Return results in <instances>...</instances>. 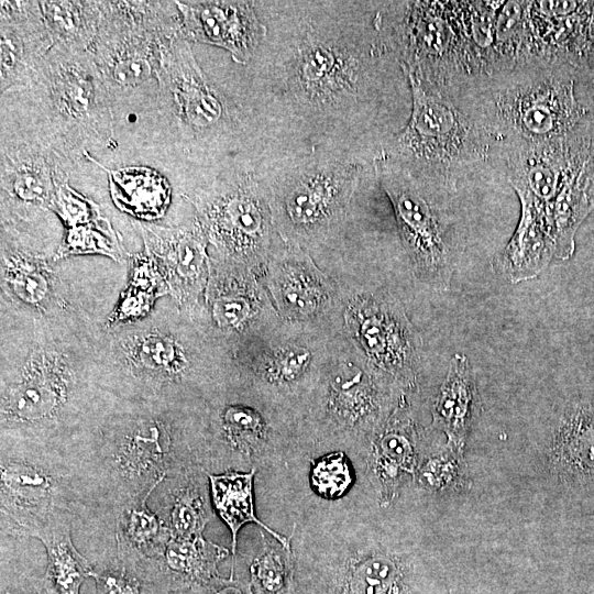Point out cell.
<instances>
[{
  "label": "cell",
  "instance_id": "cell-1",
  "mask_svg": "<svg viewBox=\"0 0 594 594\" xmlns=\"http://www.w3.org/2000/svg\"><path fill=\"white\" fill-rule=\"evenodd\" d=\"M64 449L85 510L99 509L112 520L124 507L147 502L166 477L198 464L194 424L162 408L84 428Z\"/></svg>",
  "mask_w": 594,
  "mask_h": 594
},
{
  "label": "cell",
  "instance_id": "cell-2",
  "mask_svg": "<svg viewBox=\"0 0 594 594\" xmlns=\"http://www.w3.org/2000/svg\"><path fill=\"white\" fill-rule=\"evenodd\" d=\"M462 105L504 147L571 140L594 128V101L583 75L570 65L530 63L473 85Z\"/></svg>",
  "mask_w": 594,
  "mask_h": 594
},
{
  "label": "cell",
  "instance_id": "cell-3",
  "mask_svg": "<svg viewBox=\"0 0 594 594\" xmlns=\"http://www.w3.org/2000/svg\"><path fill=\"white\" fill-rule=\"evenodd\" d=\"M294 553V594H417L415 556L380 538L360 510L307 527Z\"/></svg>",
  "mask_w": 594,
  "mask_h": 594
},
{
  "label": "cell",
  "instance_id": "cell-4",
  "mask_svg": "<svg viewBox=\"0 0 594 594\" xmlns=\"http://www.w3.org/2000/svg\"><path fill=\"white\" fill-rule=\"evenodd\" d=\"M403 69L411 88L413 110L405 129L394 138L387 160L457 189L461 176L494 160L493 141L447 88Z\"/></svg>",
  "mask_w": 594,
  "mask_h": 594
},
{
  "label": "cell",
  "instance_id": "cell-5",
  "mask_svg": "<svg viewBox=\"0 0 594 594\" xmlns=\"http://www.w3.org/2000/svg\"><path fill=\"white\" fill-rule=\"evenodd\" d=\"M406 395L380 374L340 330L330 341L300 430L362 453L372 433Z\"/></svg>",
  "mask_w": 594,
  "mask_h": 594
},
{
  "label": "cell",
  "instance_id": "cell-6",
  "mask_svg": "<svg viewBox=\"0 0 594 594\" xmlns=\"http://www.w3.org/2000/svg\"><path fill=\"white\" fill-rule=\"evenodd\" d=\"M28 90L40 141L57 154H84L112 135L110 94L90 52L54 44Z\"/></svg>",
  "mask_w": 594,
  "mask_h": 594
},
{
  "label": "cell",
  "instance_id": "cell-7",
  "mask_svg": "<svg viewBox=\"0 0 594 594\" xmlns=\"http://www.w3.org/2000/svg\"><path fill=\"white\" fill-rule=\"evenodd\" d=\"M74 469L56 446L1 438V534L37 538L85 513Z\"/></svg>",
  "mask_w": 594,
  "mask_h": 594
},
{
  "label": "cell",
  "instance_id": "cell-8",
  "mask_svg": "<svg viewBox=\"0 0 594 594\" xmlns=\"http://www.w3.org/2000/svg\"><path fill=\"white\" fill-rule=\"evenodd\" d=\"M194 425L197 463L213 474L279 463L301 437L298 416L253 388L251 400L217 398Z\"/></svg>",
  "mask_w": 594,
  "mask_h": 594
},
{
  "label": "cell",
  "instance_id": "cell-9",
  "mask_svg": "<svg viewBox=\"0 0 594 594\" xmlns=\"http://www.w3.org/2000/svg\"><path fill=\"white\" fill-rule=\"evenodd\" d=\"M377 174L395 215L402 245L411 272L424 285L450 286L461 238L451 204L457 189L416 175L389 160Z\"/></svg>",
  "mask_w": 594,
  "mask_h": 594
},
{
  "label": "cell",
  "instance_id": "cell-10",
  "mask_svg": "<svg viewBox=\"0 0 594 594\" xmlns=\"http://www.w3.org/2000/svg\"><path fill=\"white\" fill-rule=\"evenodd\" d=\"M175 1H101V21L90 48L111 95L156 78L164 51L182 34Z\"/></svg>",
  "mask_w": 594,
  "mask_h": 594
},
{
  "label": "cell",
  "instance_id": "cell-11",
  "mask_svg": "<svg viewBox=\"0 0 594 594\" xmlns=\"http://www.w3.org/2000/svg\"><path fill=\"white\" fill-rule=\"evenodd\" d=\"M80 395L78 377L62 354L48 349L34 351L2 382L1 438L64 449L68 440L64 426L78 415Z\"/></svg>",
  "mask_w": 594,
  "mask_h": 594
},
{
  "label": "cell",
  "instance_id": "cell-12",
  "mask_svg": "<svg viewBox=\"0 0 594 594\" xmlns=\"http://www.w3.org/2000/svg\"><path fill=\"white\" fill-rule=\"evenodd\" d=\"M339 284L343 292L341 331L398 391H415L425 359L424 340L403 302L382 287L352 279Z\"/></svg>",
  "mask_w": 594,
  "mask_h": 594
},
{
  "label": "cell",
  "instance_id": "cell-13",
  "mask_svg": "<svg viewBox=\"0 0 594 594\" xmlns=\"http://www.w3.org/2000/svg\"><path fill=\"white\" fill-rule=\"evenodd\" d=\"M338 332L283 322L237 352L245 383L299 420Z\"/></svg>",
  "mask_w": 594,
  "mask_h": 594
},
{
  "label": "cell",
  "instance_id": "cell-14",
  "mask_svg": "<svg viewBox=\"0 0 594 594\" xmlns=\"http://www.w3.org/2000/svg\"><path fill=\"white\" fill-rule=\"evenodd\" d=\"M358 172L338 163H310L268 189L278 235L311 255L340 230L355 187Z\"/></svg>",
  "mask_w": 594,
  "mask_h": 594
},
{
  "label": "cell",
  "instance_id": "cell-15",
  "mask_svg": "<svg viewBox=\"0 0 594 594\" xmlns=\"http://www.w3.org/2000/svg\"><path fill=\"white\" fill-rule=\"evenodd\" d=\"M199 221L224 263L263 270L276 232L268 190L250 179L221 186L201 201Z\"/></svg>",
  "mask_w": 594,
  "mask_h": 594
},
{
  "label": "cell",
  "instance_id": "cell-16",
  "mask_svg": "<svg viewBox=\"0 0 594 594\" xmlns=\"http://www.w3.org/2000/svg\"><path fill=\"white\" fill-rule=\"evenodd\" d=\"M262 279L284 321L334 332L341 330V285L299 245L278 235Z\"/></svg>",
  "mask_w": 594,
  "mask_h": 594
},
{
  "label": "cell",
  "instance_id": "cell-17",
  "mask_svg": "<svg viewBox=\"0 0 594 594\" xmlns=\"http://www.w3.org/2000/svg\"><path fill=\"white\" fill-rule=\"evenodd\" d=\"M210 270L206 301L213 326L240 338L239 350L277 328L279 317L262 279L263 270L223 263Z\"/></svg>",
  "mask_w": 594,
  "mask_h": 594
},
{
  "label": "cell",
  "instance_id": "cell-18",
  "mask_svg": "<svg viewBox=\"0 0 594 594\" xmlns=\"http://www.w3.org/2000/svg\"><path fill=\"white\" fill-rule=\"evenodd\" d=\"M424 444V430L404 395L362 451L366 477L380 506L393 503L406 479L414 481L418 464L426 453Z\"/></svg>",
  "mask_w": 594,
  "mask_h": 594
},
{
  "label": "cell",
  "instance_id": "cell-19",
  "mask_svg": "<svg viewBox=\"0 0 594 594\" xmlns=\"http://www.w3.org/2000/svg\"><path fill=\"white\" fill-rule=\"evenodd\" d=\"M160 101L184 133L205 129L221 113L183 33L172 40L163 53L156 76Z\"/></svg>",
  "mask_w": 594,
  "mask_h": 594
},
{
  "label": "cell",
  "instance_id": "cell-20",
  "mask_svg": "<svg viewBox=\"0 0 594 594\" xmlns=\"http://www.w3.org/2000/svg\"><path fill=\"white\" fill-rule=\"evenodd\" d=\"M144 246L163 268V278L176 299L195 305L207 289L211 261L208 239L197 218L180 228L142 227Z\"/></svg>",
  "mask_w": 594,
  "mask_h": 594
},
{
  "label": "cell",
  "instance_id": "cell-21",
  "mask_svg": "<svg viewBox=\"0 0 594 594\" xmlns=\"http://www.w3.org/2000/svg\"><path fill=\"white\" fill-rule=\"evenodd\" d=\"M53 45L38 1H1V94L28 89Z\"/></svg>",
  "mask_w": 594,
  "mask_h": 594
},
{
  "label": "cell",
  "instance_id": "cell-22",
  "mask_svg": "<svg viewBox=\"0 0 594 594\" xmlns=\"http://www.w3.org/2000/svg\"><path fill=\"white\" fill-rule=\"evenodd\" d=\"M185 38L227 50L245 64L266 33L248 1H175Z\"/></svg>",
  "mask_w": 594,
  "mask_h": 594
},
{
  "label": "cell",
  "instance_id": "cell-23",
  "mask_svg": "<svg viewBox=\"0 0 594 594\" xmlns=\"http://www.w3.org/2000/svg\"><path fill=\"white\" fill-rule=\"evenodd\" d=\"M147 505L172 537H201L213 518L208 472L193 464L166 477L153 491Z\"/></svg>",
  "mask_w": 594,
  "mask_h": 594
},
{
  "label": "cell",
  "instance_id": "cell-24",
  "mask_svg": "<svg viewBox=\"0 0 594 594\" xmlns=\"http://www.w3.org/2000/svg\"><path fill=\"white\" fill-rule=\"evenodd\" d=\"M520 201L517 228L494 260L495 272L509 283L536 278L554 256L556 246L544 208L526 193H516Z\"/></svg>",
  "mask_w": 594,
  "mask_h": 594
},
{
  "label": "cell",
  "instance_id": "cell-25",
  "mask_svg": "<svg viewBox=\"0 0 594 594\" xmlns=\"http://www.w3.org/2000/svg\"><path fill=\"white\" fill-rule=\"evenodd\" d=\"M230 554L224 547L201 537H172L161 556L135 569L167 593L189 591L219 575L218 564Z\"/></svg>",
  "mask_w": 594,
  "mask_h": 594
},
{
  "label": "cell",
  "instance_id": "cell-26",
  "mask_svg": "<svg viewBox=\"0 0 594 594\" xmlns=\"http://www.w3.org/2000/svg\"><path fill=\"white\" fill-rule=\"evenodd\" d=\"M1 188L24 206L48 208L55 177L61 169L57 153L43 144L1 142Z\"/></svg>",
  "mask_w": 594,
  "mask_h": 594
},
{
  "label": "cell",
  "instance_id": "cell-27",
  "mask_svg": "<svg viewBox=\"0 0 594 594\" xmlns=\"http://www.w3.org/2000/svg\"><path fill=\"white\" fill-rule=\"evenodd\" d=\"M125 364L134 381L153 392L183 385L190 360L180 343L158 330L135 333L123 342Z\"/></svg>",
  "mask_w": 594,
  "mask_h": 594
},
{
  "label": "cell",
  "instance_id": "cell-28",
  "mask_svg": "<svg viewBox=\"0 0 594 594\" xmlns=\"http://www.w3.org/2000/svg\"><path fill=\"white\" fill-rule=\"evenodd\" d=\"M479 410L480 398L471 363L465 354L455 353L431 407V426L447 436L448 448L463 453Z\"/></svg>",
  "mask_w": 594,
  "mask_h": 594
},
{
  "label": "cell",
  "instance_id": "cell-29",
  "mask_svg": "<svg viewBox=\"0 0 594 594\" xmlns=\"http://www.w3.org/2000/svg\"><path fill=\"white\" fill-rule=\"evenodd\" d=\"M551 460L561 479L574 486L594 485V405L568 406L554 433Z\"/></svg>",
  "mask_w": 594,
  "mask_h": 594
},
{
  "label": "cell",
  "instance_id": "cell-30",
  "mask_svg": "<svg viewBox=\"0 0 594 594\" xmlns=\"http://www.w3.org/2000/svg\"><path fill=\"white\" fill-rule=\"evenodd\" d=\"M84 154L108 174L110 195L119 209L142 220L158 219L165 213L170 187L160 173L145 166L109 169L92 158L88 151Z\"/></svg>",
  "mask_w": 594,
  "mask_h": 594
},
{
  "label": "cell",
  "instance_id": "cell-31",
  "mask_svg": "<svg viewBox=\"0 0 594 594\" xmlns=\"http://www.w3.org/2000/svg\"><path fill=\"white\" fill-rule=\"evenodd\" d=\"M116 556L138 569L161 556L172 535L147 502L121 509L113 518Z\"/></svg>",
  "mask_w": 594,
  "mask_h": 594
},
{
  "label": "cell",
  "instance_id": "cell-32",
  "mask_svg": "<svg viewBox=\"0 0 594 594\" xmlns=\"http://www.w3.org/2000/svg\"><path fill=\"white\" fill-rule=\"evenodd\" d=\"M256 469L248 472L228 471L208 473L210 495L215 509L231 532V553L237 554L238 532L249 522L256 524L286 547L290 546L293 534L287 538L260 520L254 512L253 480Z\"/></svg>",
  "mask_w": 594,
  "mask_h": 594
},
{
  "label": "cell",
  "instance_id": "cell-33",
  "mask_svg": "<svg viewBox=\"0 0 594 594\" xmlns=\"http://www.w3.org/2000/svg\"><path fill=\"white\" fill-rule=\"evenodd\" d=\"M53 44L89 52L101 21V1H38Z\"/></svg>",
  "mask_w": 594,
  "mask_h": 594
},
{
  "label": "cell",
  "instance_id": "cell-34",
  "mask_svg": "<svg viewBox=\"0 0 594 594\" xmlns=\"http://www.w3.org/2000/svg\"><path fill=\"white\" fill-rule=\"evenodd\" d=\"M72 528L57 527L37 537L46 550L43 583L47 594H79L81 584L94 570L73 543Z\"/></svg>",
  "mask_w": 594,
  "mask_h": 594
},
{
  "label": "cell",
  "instance_id": "cell-35",
  "mask_svg": "<svg viewBox=\"0 0 594 594\" xmlns=\"http://www.w3.org/2000/svg\"><path fill=\"white\" fill-rule=\"evenodd\" d=\"M262 546L249 562L254 594H294L296 558L292 547L261 532Z\"/></svg>",
  "mask_w": 594,
  "mask_h": 594
},
{
  "label": "cell",
  "instance_id": "cell-36",
  "mask_svg": "<svg viewBox=\"0 0 594 594\" xmlns=\"http://www.w3.org/2000/svg\"><path fill=\"white\" fill-rule=\"evenodd\" d=\"M132 268L129 288L114 310L112 320L132 319L144 315L158 295L157 289L162 284H166L156 261L148 252L135 255Z\"/></svg>",
  "mask_w": 594,
  "mask_h": 594
},
{
  "label": "cell",
  "instance_id": "cell-37",
  "mask_svg": "<svg viewBox=\"0 0 594 594\" xmlns=\"http://www.w3.org/2000/svg\"><path fill=\"white\" fill-rule=\"evenodd\" d=\"M89 253L102 254L116 261L121 260L118 234L110 221L102 216L89 223L67 228L55 257Z\"/></svg>",
  "mask_w": 594,
  "mask_h": 594
},
{
  "label": "cell",
  "instance_id": "cell-38",
  "mask_svg": "<svg viewBox=\"0 0 594 594\" xmlns=\"http://www.w3.org/2000/svg\"><path fill=\"white\" fill-rule=\"evenodd\" d=\"M4 279L24 304L40 306L50 294V279L44 266L20 253L3 258Z\"/></svg>",
  "mask_w": 594,
  "mask_h": 594
},
{
  "label": "cell",
  "instance_id": "cell-39",
  "mask_svg": "<svg viewBox=\"0 0 594 594\" xmlns=\"http://www.w3.org/2000/svg\"><path fill=\"white\" fill-rule=\"evenodd\" d=\"M310 485L324 501H338L353 484V468L349 457L341 450H334L310 460Z\"/></svg>",
  "mask_w": 594,
  "mask_h": 594
},
{
  "label": "cell",
  "instance_id": "cell-40",
  "mask_svg": "<svg viewBox=\"0 0 594 594\" xmlns=\"http://www.w3.org/2000/svg\"><path fill=\"white\" fill-rule=\"evenodd\" d=\"M90 578L95 580L96 594H169L120 561L117 556L98 564Z\"/></svg>",
  "mask_w": 594,
  "mask_h": 594
},
{
  "label": "cell",
  "instance_id": "cell-41",
  "mask_svg": "<svg viewBox=\"0 0 594 594\" xmlns=\"http://www.w3.org/2000/svg\"><path fill=\"white\" fill-rule=\"evenodd\" d=\"M462 453L447 447L446 451L425 453L418 464L414 482L430 493L444 492L463 483L459 459Z\"/></svg>",
  "mask_w": 594,
  "mask_h": 594
},
{
  "label": "cell",
  "instance_id": "cell-42",
  "mask_svg": "<svg viewBox=\"0 0 594 594\" xmlns=\"http://www.w3.org/2000/svg\"><path fill=\"white\" fill-rule=\"evenodd\" d=\"M50 209L57 213L67 228L82 226L101 217L99 206L73 189L61 169L55 177Z\"/></svg>",
  "mask_w": 594,
  "mask_h": 594
},
{
  "label": "cell",
  "instance_id": "cell-43",
  "mask_svg": "<svg viewBox=\"0 0 594 594\" xmlns=\"http://www.w3.org/2000/svg\"><path fill=\"white\" fill-rule=\"evenodd\" d=\"M189 591L191 594H254L249 582L234 578V569H231L229 578L216 575Z\"/></svg>",
  "mask_w": 594,
  "mask_h": 594
},
{
  "label": "cell",
  "instance_id": "cell-44",
  "mask_svg": "<svg viewBox=\"0 0 594 594\" xmlns=\"http://www.w3.org/2000/svg\"><path fill=\"white\" fill-rule=\"evenodd\" d=\"M0 594H47L44 587L43 579L38 581L22 575L18 580H4L1 576Z\"/></svg>",
  "mask_w": 594,
  "mask_h": 594
},
{
  "label": "cell",
  "instance_id": "cell-45",
  "mask_svg": "<svg viewBox=\"0 0 594 594\" xmlns=\"http://www.w3.org/2000/svg\"><path fill=\"white\" fill-rule=\"evenodd\" d=\"M590 158L594 168V128L592 130L591 139H590Z\"/></svg>",
  "mask_w": 594,
  "mask_h": 594
},
{
  "label": "cell",
  "instance_id": "cell-46",
  "mask_svg": "<svg viewBox=\"0 0 594 594\" xmlns=\"http://www.w3.org/2000/svg\"><path fill=\"white\" fill-rule=\"evenodd\" d=\"M451 594V593H450Z\"/></svg>",
  "mask_w": 594,
  "mask_h": 594
}]
</instances>
